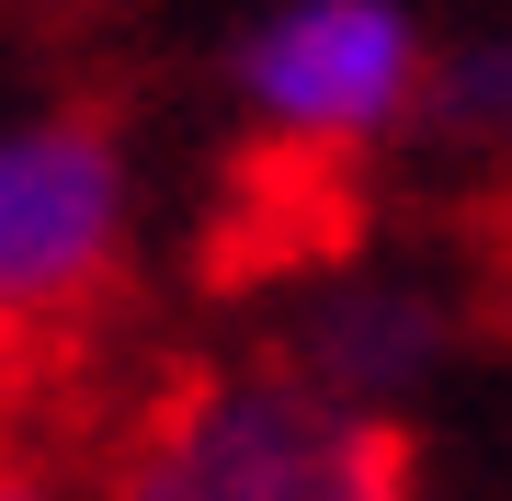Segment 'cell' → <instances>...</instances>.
Listing matches in <instances>:
<instances>
[{
    "instance_id": "cell-2",
    "label": "cell",
    "mask_w": 512,
    "mask_h": 501,
    "mask_svg": "<svg viewBox=\"0 0 512 501\" xmlns=\"http://www.w3.org/2000/svg\"><path fill=\"white\" fill-rule=\"evenodd\" d=\"M148 240L137 137L103 103L0 114V353L92 319Z\"/></svg>"
},
{
    "instance_id": "cell-5",
    "label": "cell",
    "mask_w": 512,
    "mask_h": 501,
    "mask_svg": "<svg viewBox=\"0 0 512 501\" xmlns=\"http://www.w3.org/2000/svg\"><path fill=\"white\" fill-rule=\"evenodd\" d=\"M410 137H433L444 160L501 171V183H512V23L433 46V92H421V126H410Z\"/></svg>"
},
{
    "instance_id": "cell-3",
    "label": "cell",
    "mask_w": 512,
    "mask_h": 501,
    "mask_svg": "<svg viewBox=\"0 0 512 501\" xmlns=\"http://www.w3.org/2000/svg\"><path fill=\"white\" fill-rule=\"evenodd\" d=\"M433 46L421 0H262L217 46V92L285 160H365L421 126Z\"/></svg>"
},
{
    "instance_id": "cell-7",
    "label": "cell",
    "mask_w": 512,
    "mask_h": 501,
    "mask_svg": "<svg viewBox=\"0 0 512 501\" xmlns=\"http://www.w3.org/2000/svg\"><path fill=\"white\" fill-rule=\"evenodd\" d=\"M490 297L512 308V194H501V217H490Z\"/></svg>"
},
{
    "instance_id": "cell-6",
    "label": "cell",
    "mask_w": 512,
    "mask_h": 501,
    "mask_svg": "<svg viewBox=\"0 0 512 501\" xmlns=\"http://www.w3.org/2000/svg\"><path fill=\"white\" fill-rule=\"evenodd\" d=\"M0 501H92V479L35 456V445H0Z\"/></svg>"
},
{
    "instance_id": "cell-4",
    "label": "cell",
    "mask_w": 512,
    "mask_h": 501,
    "mask_svg": "<svg viewBox=\"0 0 512 501\" xmlns=\"http://www.w3.org/2000/svg\"><path fill=\"white\" fill-rule=\"evenodd\" d=\"M478 331V297L421 251H353L319 262L274 319V365H296L319 399L365 410V422H410L421 399L456 376V353Z\"/></svg>"
},
{
    "instance_id": "cell-1",
    "label": "cell",
    "mask_w": 512,
    "mask_h": 501,
    "mask_svg": "<svg viewBox=\"0 0 512 501\" xmlns=\"http://www.w3.org/2000/svg\"><path fill=\"white\" fill-rule=\"evenodd\" d=\"M92 501H421V456L410 422L319 399L251 342L160 376L92 467Z\"/></svg>"
}]
</instances>
